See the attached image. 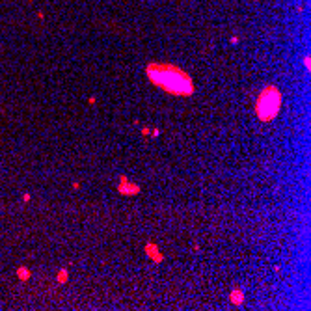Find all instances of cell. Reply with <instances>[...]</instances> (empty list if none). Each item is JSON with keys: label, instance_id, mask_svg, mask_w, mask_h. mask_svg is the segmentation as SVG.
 Masks as SVG:
<instances>
[{"label": "cell", "instance_id": "5b68a950", "mask_svg": "<svg viewBox=\"0 0 311 311\" xmlns=\"http://www.w3.org/2000/svg\"><path fill=\"white\" fill-rule=\"evenodd\" d=\"M231 302H233L235 306L242 304V302H244V294L241 293V291H233V293H231Z\"/></svg>", "mask_w": 311, "mask_h": 311}, {"label": "cell", "instance_id": "7a4b0ae2", "mask_svg": "<svg viewBox=\"0 0 311 311\" xmlns=\"http://www.w3.org/2000/svg\"><path fill=\"white\" fill-rule=\"evenodd\" d=\"M281 103H283V95L279 91V88L274 84H266L259 91L257 99H255V116H257V119L263 121V123L274 121L276 116L279 114Z\"/></svg>", "mask_w": 311, "mask_h": 311}, {"label": "cell", "instance_id": "3957f363", "mask_svg": "<svg viewBox=\"0 0 311 311\" xmlns=\"http://www.w3.org/2000/svg\"><path fill=\"white\" fill-rule=\"evenodd\" d=\"M119 192H121V194H127V196H132V194H138V192H140V186H138V184L129 183L127 177L121 175L119 177Z\"/></svg>", "mask_w": 311, "mask_h": 311}, {"label": "cell", "instance_id": "6da1fadb", "mask_svg": "<svg viewBox=\"0 0 311 311\" xmlns=\"http://www.w3.org/2000/svg\"><path fill=\"white\" fill-rule=\"evenodd\" d=\"M145 77L155 88L162 89L173 97H190L196 91V84L192 77L184 69L173 64H160V62L147 64Z\"/></svg>", "mask_w": 311, "mask_h": 311}, {"label": "cell", "instance_id": "277c9868", "mask_svg": "<svg viewBox=\"0 0 311 311\" xmlns=\"http://www.w3.org/2000/svg\"><path fill=\"white\" fill-rule=\"evenodd\" d=\"M17 278L21 279V281H28V279L32 278V272H30V268H26L24 265L17 266Z\"/></svg>", "mask_w": 311, "mask_h": 311}, {"label": "cell", "instance_id": "8992f818", "mask_svg": "<svg viewBox=\"0 0 311 311\" xmlns=\"http://www.w3.org/2000/svg\"><path fill=\"white\" fill-rule=\"evenodd\" d=\"M58 283H67V268H62L58 272Z\"/></svg>", "mask_w": 311, "mask_h": 311}, {"label": "cell", "instance_id": "52a82bcc", "mask_svg": "<svg viewBox=\"0 0 311 311\" xmlns=\"http://www.w3.org/2000/svg\"><path fill=\"white\" fill-rule=\"evenodd\" d=\"M30 199H32V194H28V192H26V194L22 196V203H28Z\"/></svg>", "mask_w": 311, "mask_h": 311}]
</instances>
